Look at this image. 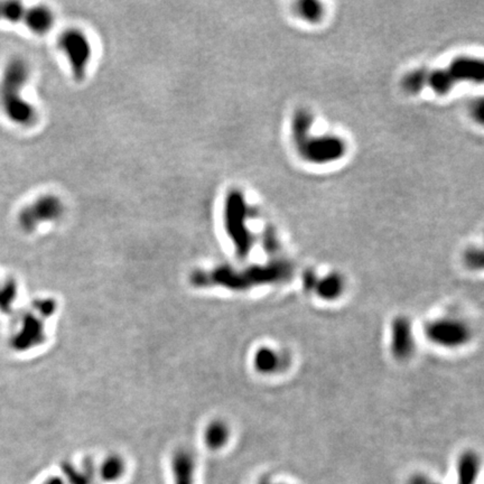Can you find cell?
Wrapping results in <instances>:
<instances>
[{
	"label": "cell",
	"mask_w": 484,
	"mask_h": 484,
	"mask_svg": "<svg viewBox=\"0 0 484 484\" xmlns=\"http://www.w3.org/2000/svg\"><path fill=\"white\" fill-rule=\"evenodd\" d=\"M297 12L303 19L312 23L319 21L323 14L322 6L317 1H301L297 5Z\"/></svg>",
	"instance_id": "18"
},
{
	"label": "cell",
	"mask_w": 484,
	"mask_h": 484,
	"mask_svg": "<svg viewBox=\"0 0 484 484\" xmlns=\"http://www.w3.org/2000/svg\"><path fill=\"white\" fill-rule=\"evenodd\" d=\"M63 210V203L57 196L52 194L39 196V199L25 205V208L19 211V227L24 231H34L43 223L60 219Z\"/></svg>",
	"instance_id": "6"
},
{
	"label": "cell",
	"mask_w": 484,
	"mask_h": 484,
	"mask_svg": "<svg viewBox=\"0 0 484 484\" xmlns=\"http://www.w3.org/2000/svg\"><path fill=\"white\" fill-rule=\"evenodd\" d=\"M59 48L63 52L72 71L73 78L82 81L92 59V45L82 30L71 28L61 34Z\"/></svg>",
	"instance_id": "5"
},
{
	"label": "cell",
	"mask_w": 484,
	"mask_h": 484,
	"mask_svg": "<svg viewBox=\"0 0 484 484\" xmlns=\"http://www.w3.org/2000/svg\"><path fill=\"white\" fill-rule=\"evenodd\" d=\"M408 484H441L437 483V482L430 480L428 476L425 475H414L412 478L409 480Z\"/></svg>",
	"instance_id": "20"
},
{
	"label": "cell",
	"mask_w": 484,
	"mask_h": 484,
	"mask_svg": "<svg viewBox=\"0 0 484 484\" xmlns=\"http://www.w3.org/2000/svg\"><path fill=\"white\" fill-rule=\"evenodd\" d=\"M229 439V430L226 424L221 421H214L209 425L205 430L204 441L205 444L211 450H219L226 445Z\"/></svg>",
	"instance_id": "13"
},
{
	"label": "cell",
	"mask_w": 484,
	"mask_h": 484,
	"mask_svg": "<svg viewBox=\"0 0 484 484\" xmlns=\"http://www.w3.org/2000/svg\"><path fill=\"white\" fill-rule=\"evenodd\" d=\"M287 269L284 266H271V267L250 268L248 271H232L230 268H221L211 274H196L194 277L196 284H215L223 285L232 289L248 288L256 284L273 282L285 276Z\"/></svg>",
	"instance_id": "3"
},
{
	"label": "cell",
	"mask_w": 484,
	"mask_h": 484,
	"mask_svg": "<svg viewBox=\"0 0 484 484\" xmlns=\"http://www.w3.org/2000/svg\"><path fill=\"white\" fill-rule=\"evenodd\" d=\"M478 253H480V251L472 250V251L467 255V257H466V260H467V262H470V264L472 266H476V262H478V264L481 265L482 257H480V258H476V255H478Z\"/></svg>",
	"instance_id": "21"
},
{
	"label": "cell",
	"mask_w": 484,
	"mask_h": 484,
	"mask_svg": "<svg viewBox=\"0 0 484 484\" xmlns=\"http://www.w3.org/2000/svg\"><path fill=\"white\" fill-rule=\"evenodd\" d=\"M125 472V464L119 457L112 456L105 461L101 467V476L105 481H116Z\"/></svg>",
	"instance_id": "17"
},
{
	"label": "cell",
	"mask_w": 484,
	"mask_h": 484,
	"mask_svg": "<svg viewBox=\"0 0 484 484\" xmlns=\"http://www.w3.org/2000/svg\"><path fill=\"white\" fill-rule=\"evenodd\" d=\"M54 21V15L50 8L45 6H34L28 8L24 24L33 33L42 35L51 30Z\"/></svg>",
	"instance_id": "10"
},
{
	"label": "cell",
	"mask_w": 484,
	"mask_h": 484,
	"mask_svg": "<svg viewBox=\"0 0 484 484\" xmlns=\"http://www.w3.org/2000/svg\"><path fill=\"white\" fill-rule=\"evenodd\" d=\"M248 205L240 191H231L224 203V227L241 257L247 256L253 246V235L247 227Z\"/></svg>",
	"instance_id": "4"
},
{
	"label": "cell",
	"mask_w": 484,
	"mask_h": 484,
	"mask_svg": "<svg viewBox=\"0 0 484 484\" xmlns=\"http://www.w3.org/2000/svg\"><path fill=\"white\" fill-rule=\"evenodd\" d=\"M311 125L312 117L306 112L295 114L293 137L302 156L312 162H328L341 158L346 151L342 140L332 136L312 138Z\"/></svg>",
	"instance_id": "2"
},
{
	"label": "cell",
	"mask_w": 484,
	"mask_h": 484,
	"mask_svg": "<svg viewBox=\"0 0 484 484\" xmlns=\"http://www.w3.org/2000/svg\"><path fill=\"white\" fill-rule=\"evenodd\" d=\"M391 349L399 359L410 355L414 349L412 328L406 319H397L391 328Z\"/></svg>",
	"instance_id": "9"
},
{
	"label": "cell",
	"mask_w": 484,
	"mask_h": 484,
	"mask_svg": "<svg viewBox=\"0 0 484 484\" xmlns=\"http://www.w3.org/2000/svg\"><path fill=\"white\" fill-rule=\"evenodd\" d=\"M480 459L473 452H465L457 462L456 484H475L480 472Z\"/></svg>",
	"instance_id": "11"
},
{
	"label": "cell",
	"mask_w": 484,
	"mask_h": 484,
	"mask_svg": "<svg viewBox=\"0 0 484 484\" xmlns=\"http://www.w3.org/2000/svg\"><path fill=\"white\" fill-rule=\"evenodd\" d=\"M446 76L454 85L456 82H481L483 80V63L482 61L460 57L445 70Z\"/></svg>",
	"instance_id": "8"
},
{
	"label": "cell",
	"mask_w": 484,
	"mask_h": 484,
	"mask_svg": "<svg viewBox=\"0 0 484 484\" xmlns=\"http://www.w3.org/2000/svg\"><path fill=\"white\" fill-rule=\"evenodd\" d=\"M280 357L271 349H260L255 355V366L260 372H274L280 367Z\"/></svg>",
	"instance_id": "16"
},
{
	"label": "cell",
	"mask_w": 484,
	"mask_h": 484,
	"mask_svg": "<svg viewBox=\"0 0 484 484\" xmlns=\"http://www.w3.org/2000/svg\"><path fill=\"white\" fill-rule=\"evenodd\" d=\"M28 78L30 67L21 57L10 59L0 78V109L16 126L30 127L37 119L36 109L23 96Z\"/></svg>",
	"instance_id": "1"
},
{
	"label": "cell",
	"mask_w": 484,
	"mask_h": 484,
	"mask_svg": "<svg viewBox=\"0 0 484 484\" xmlns=\"http://www.w3.org/2000/svg\"><path fill=\"white\" fill-rule=\"evenodd\" d=\"M175 484L194 483V460L187 451H178L173 461Z\"/></svg>",
	"instance_id": "12"
},
{
	"label": "cell",
	"mask_w": 484,
	"mask_h": 484,
	"mask_svg": "<svg viewBox=\"0 0 484 484\" xmlns=\"http://www.w3.org/2000/svg\"><path fill=\"white\" fill-rule=\"evenodd\" d=\"M426 76H428V72L423 71V70L415 71V72L405 76L403 82L405 90L408 91L410 94H416L426 85Z\"/></svg>",
	"instance_id": "19"
},
{
	"label": "cell",
	"mask_w": 484,
	"mask_h": 484,
	"mask_svg": "<svg viewBox=\"0 0 484 484\" xmlns=\"http://www.w3.org/2000/svg\"><path fill=\"white\" fill-rule=\"evenodd\" d=\"M28 8L24 5L14 0L0 1V21L7 23H24Z\"/></svg>",
	"instance_id": "14"
},
{
	"label": "cell",
	"mask_w": 484,
	"mask_h": 484,
	"mask_svg": "<svg viewBox=\"0 0 484 484\" xmlns=\"http://www.w3.org/2000/svg\"><path fill=\"white\" fill-rule=\"evenodd\" d=\"M44 484H62L57 478H53V480H50V481L46 482Z\"/></svg>",
	"instance_id": "22"
},
{
	"label": "cell",
	"mask_w": 484,
	"mask_h": 484,
	"mask_svg": "<svg viewBox=\"0 0 484 484\" xmlns=\"http://www.w3.org/2000/svg\"><path fill=\"white\" fill-rule=\"evenodd\" d=\"M426 333L432 342L448 348L461 346L469 337L466 325L455 319H439L430 323Z\"/></svg>",
	"instance_id": "7"
},
{
	"label": "cell",
	"mask_w": 484,
	"mask_h": 484,
	"mask_svg": "<svg viewBox=\"0 0 484 484\" xmlns=\"http://www.w3.org/2000/svg\"><path fill=\"white\" fill-rule=\"evenodd\" d=\"M342 280L337 275H330L316 283V291L321 297L325 299H333L342 292Z\"/></svg>",
	"instance_id": "15"
}]
</instances>
